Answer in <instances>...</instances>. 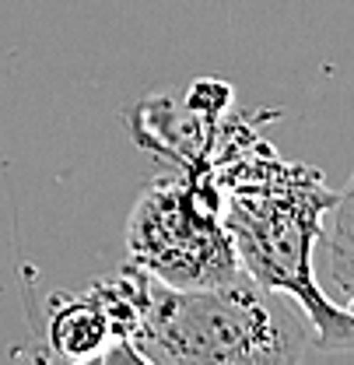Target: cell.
Wrapping results in <instances>:
<instances>
[{"mask_svg":"<svg viewBox=\"0 0 354 365\" xmlns=\"http://www.w3.org/2000/svg\"><path fill=\"white\" fill-rule=\"evenodd\" d=\"M333 200L337 193L312 165H288L264 151V162L253 158V169L239 165L231 173L224 225L242 271L302 306L312 323V348L351 351L354 319L316 281V239Z\"/></svg>","mask_w":354,"mask_h":365,"instance_id":"cell-1","label":"cell"},{"mask_svg":"<svg viewBox=\"0 0 354 365\" xmlns=\"http://www.w3.org/2000/svg\"><path fill=\"white\" fill-rule=\"evenodd\" d=\"M309 348L312 323L302 306L242 271L207 288L151 277L127 355L158 365H291Z\"/></svg>","mask_w":354,"mask_h":365,"instance_id":"cell-2","label":"cell"},{"mask_svg":"<svg viewBox=\"0 0 354 365\" xmlns=\"http://www.w3.org/2000/svg\"><path fill=\"white\" fill-rule=\"evenodd\" d=\"M127 250L137 267L176 288L224 284L242 274L224 225V193L207 173L144 190L130 215Z\"/></svg>","mask_w":354,"mask_h":365,"instance_id":"cell-3","label":"cell"},{"mask_svg":"<svg viewBox=\"0 0 354 365\" xmlns=\"http://www.w3.org/2000/svg\"><path fill=\"white\" fill-rule=\"evenodd\" d=\"M316 281L340 309L354 295V173L323 215L316 239Z\"/></svg>","mask_w":354,"mask_h":365,"instance_id":"cell-4","label":"cell"},{"mask_svg":"<svg viewBox=\"0 0 354 365\" xmlns=\"http://www.w3.org/2000/svg\"><path fill=\"white\" fill-rule=\"evenodd\" d=\"M116 341V327L98 302V295H78V299H60L49 317V344L60 359L71 362H91V359H109V344Z\"/></svg>","mask_w":354,"mask_h":365,"instance_id":"cell-5","label":"cell"}]
</instances>
